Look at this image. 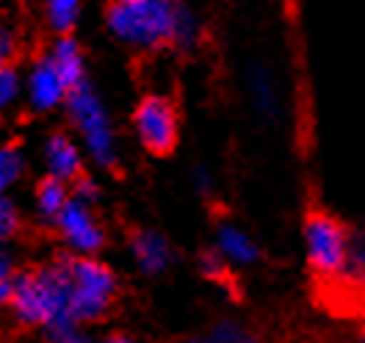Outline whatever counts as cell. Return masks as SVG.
Masks as SVG:
<instances>
[{
  "instance_id": "29",
  "label": "cell",
  "mask_w": 365,
  "mask_h": 343,
  "mask_svg": "<svg viewBox=\"0 0 365 343\" xmlns=\"http://www.w3.org/2000/svg\"><path fill=\"white\" fill-rule=\"evenodd\" d=\"M106 343H144V341H138V338L128 335V332H116V335H111Z\"/></svg>"
},
{
  "instance_id": "22",
  "label": "cell",
  "mask_w": 365,
  "mask_h": 343,
  "mask_svg": "<svg viewBox=\"0 0 365 343\" xmlns=\"http://www.w3.org/2000/svg\"><path fill=\"white\" fill-rule=\"evenodd\" d=\"M197 272H200V277L210 280V282H222V280L227 277L230 266L222 260V255L210 247V250L197 255Z\"/></svg>"
},
{
  "instance_id": "27",
  "label": "cell",
  "mask_w": 365,
  "mask_h": 343,
  "mask_svg": "<svg viewBox=\"0 0 365 343\" xmlns=\"http://www.w3.org/2000/svg\"><path fill=\"white\" fill-rule=\"evenodd\" d=\"M0 280H14V257L0 244Z\"/></svg>"
},
{
  "instance_id": "7",
  "label": "cell",
  "mask_w": 365,
  "mask_h": 343,
  "mask_svg": "<svg viewBox=\"0 0 365 343\" xmlns=\"http://www.w3.org/2000/svg\"><path fill=\"white\" fill-rule=\"evenodd\" d=\"M56 232L61 238V244L75 257H97L100 250L106 247V227L97 219L94 205H86L81 200H69V205L61 210V216L56 219Z\"/></svg>"
},
{
  "instance_id": "23",
  "label": "cell",
  "mask_w": 365,
  "mask_h": 343,
  "mask_svg": "<svg viewBox=\"0 0 365 343\" xmlns=\"http://www.w3.org/2000/svg\"><path fill=\"white\" fill-rule=\"evenodd\" d=\"M191 185H194V191L200 197H213V191H216V175H213V169L205 166V163H197L191 169Z\"/></svg>"
},
{
  "instance_id": "10",
  "label": "cell",
  "mask_w": 365,
  "mask_h": 343,
  "mask_svg": "<svg viewBox=\"0 0 365 343\" xmlns=\"http://www.w3.org/2000/svg\"><path fill=\"white\" fill-rule=\"evenodd\" d=\"M42 166H45V178L75 185L83 178L86 153L67 130H56L42 141Z\"/></svg>"
},
{
  "instance_id": "19",
  "label": "cell",
  "mask_w": 365,
  "mask_h": 343,
  "mask_svg": "<svg viewBox=\"0 0 365 343\" xmlns=\"http://www.w3.org/2000/svg\"><path fill=\"white\" fill-rule=\"evenodd\" d=\"M202 338H205V343H263V338L255 329H250L247 324L235 319L216 321L210 329L202 332Z\"/></svg>"
},
{
  "instance_id": "28",
  "label": "cell",
  "mask_w": 365,
  "mask_h": 343,
  "mask_svg": "<svg viewBox=\"0 0 365 343\" xmlns=\"http://www.w3.org/2000/svg\"><path fill=\"white\" fill-rule=\"evenodd\" d=\"M11 302V280H0V307Z\"/></svg>"
},
{
  "instance_id": "11",
  "label": "cell",
  "mask_w": 365,
  "mask_h": 343,
  "mask_svg": "<svg viewBox=\"0 0 365 343\" xmlns=\"http://www.w3.org/2000/svg\"><path fill=\"white\" fill-rule=\"evenodd\" d=\"M130 255H133L136 269L147 277L166 275L178 260L172 241L158 230H138L130 238Z\"/></svg>"
},
{
  "instance_id": "5",
  "label": "cell",
  "mask_w": 365,
  "mask_h": 343,
  "mask_svg": "<svg viewBox=\"0 0 365 343\" xmlns=\"http://www.w3.org/2000/svg\"><path fill=\"white\" fill-rule=\"evenodd\" d=\"M69 277H72V299L69 319L72 327H83L100 321L114 304L119 280L108 263L100 257H75L69 255Z\"/></svg>"
},
{
  "instance_id": "26",
  "label": "cell",
  "mask_w": 365,
  "mask_h": 343,
  "mask_svg": "<svg viewBox=\"0 0 365 343\" xmlns=\"http://www.w3.org/2000/svg\"><path fill=\"white\" fill-rule=\"evenodd\" d=\"M45 343H94L89 335H83L81 329H64V332H53L47 335Z\"/></svg>"
},
{
  "instance_id": "15",
  "label": "cell",
  "mask_w": 365,
  "mask_h": 343,
  "mask_svg": "<svg viewBox=\"0 0 365 343\" xmlns=\"http://www.w3.org/2000/svg\"><path fill=\"white\" fill-rule=\"evenodd\" d=\"M205 36V23L200 17L197 9H191L188 3H178L175 11V34H172V47L180 53H191L202 45Z\"/></svg>"
},
{
  "instance_id": "30",
  "label": "cell",
  "mask_w": 365,
  "mask_h": 343,
  "mask_svg": "<svg viewBox=\"0 0 365 343\" xmlns=\"http://www.w3.org/2000/svg\"><path fill=\"white\" fill-rule=\"evenodd\" d=\"M357 343H365V327L360 329V335H357Z\"/></svg>"
},
{
  "instance_id": "12",
  "label": "cell",
  "mask_w": 365,
  "mask_h": 343,
  "mask_svg": "<svg viewBox=\"0 0 365 343\" xmlns=\"http://www.w3.org/2000/svg\"><path fill=\"white\" fill-rule=\"evenodd\" d=\"M213 250L222 255V260L230 269H250L260 263L263 252L260 244L252 238V232L235 225V222H219L213 230Z\"/></svg>"
},
{
  "instance_id": "18",
  "label": "cell",
  "mask_w": 365,
  "mask_h": 343,
  "mask_svg": "<svg viewBox=\"0 0 365 343\" xmlns=\"http://www.w3.org/2000/svg\"><path fill=\"white\" fill-rule=\"evenodd\" d=\"M83 6L81 0H47L45 3V20L53 34L58 36H72L75 25L81 23Z\"/></svg>"
},
{
  "instance_id": "24",
  "label": "cell",
  "mask_w": 365,
  "mask_h": 343,
  "mask_svg": "<svg viewBox=\"0 0 365 343\" xmlns=\"http://www.w3.org/2000/svg\"><path fill=\"white\" fill-rule=\"evenodd\" d=\"M20 50V36L9 23L0 20V64H9Z\"/></svg>"
},
{
  "instance_id": "25",
  "label": "cell",
  "mask_w": 365,
  "mask_h": 343,
  "mask_svg": "<svg viewBox=\"0 0 365 343\" xmlns=\"http://www.w3.org/2000/svg\"><path fill=\"white\" fill-rule=\"evenodd\" d=\"M72 197L81 200V203H86V205H97V200H100V183L94 178L83 175L78 183L72 185Z\"/></svg>"
},
{
  "instance_id": "17",
  "label": "cell",
  "mask_w": 365,
  "mask_h": 343,
  "mask_svg": "<svg viewBox=\"0 0 365 343\" xmlns=\"http://www.w3.org/2000/svg\"><path fill=\"white\" fill-rule=\"evenodd\" d=\"M28 172V155L17 141H0V194H11Z\"/></svg>"
},
{
  "instance_id": "1",
  "label": "cell",
  "mask_w": 365,
  "mask_h": 343,
  "mask_svg": "<svg viewBox=\"0 0 365 343\" xmlns=\"http://www.w3.org/2000/svg\"><path fill=\"white\" fill-rule=\"evenodd\" d=\"M69 299H72L69 255H61L36 269L14 275L9 307L23 327L47 329V335H53L64 329H78L69 319Z\"/></svg>"
},
{
  "instance_id": "20",
  "label": "cell",
  "mask_w": 365,
  "mask_h": 343,
  "mask_svg": "<svg viewBox=\"0 0 365 343\" xmlns=\"http://www.w3.org/2000/svg\"><path fill=\"white\" fill-rule=\"evenodd\" d=\"M25 92V78L11 67V64H3L0 67V111H9L14 108Z\"/></svg>"
},
{
  "instance_id": "6",
  "label": "cell",
  "mask_w": 365,
  "mask_h": 343,
  "mask_svg": "<svg viewBox=\"0 0 365 343\" xmlns=\"http://www.w3.org/2000/svg\"><path fill=\"white\" fill-rule=\"evenodd\" d=\"M133 130L147 153H172L180 138V116L175 103L166 94H144L133 108Z\"/></svg>"
},
{
  "instance_id": "8",
  "label": "cell",
  "mask_w": 365,
  "mask_h": 343,
  "mask_svg": "<svg viewBox=\"0 0 365 343\" xmlns=\"http://www.w3.org/2000/svg\"><path fill=\"white\" fill-rule=\"evenodd\" d=\"M241 83H244V94H247L252 114L260 122L279 125V119L285 114V97H282V86L272 64L263 58H250L241 72Z\"/></svg>"
},
{
  "instance_id": "14",
  "label": "cell",
  "mask_w": 365,
  "mask_h": 343,
  "mask_svg": "<svg viewBox=\"0 0 365 343\" xmlns=\"http://www.w3.org/2000/svg\"><path fill=\"white\" fill-rule=\"evenodd\" d=\"M72 200V185L53 180V178H42L36 191H34V210L36 219L45 225H56V219L61 216V210L69 205Z\"/></svg>"
},
{
  "instance_id": "3",
  "label": "cell",
  "mask_w": 365,
  "mask_h": 343,
  "mask_svg": "<svg viewBox=\"0 0 365 343\" xmlns=\"http://www.w3.org/2000/svg\"><path fill=\"white\" fill-rule=\"evenodd\" d=\"M64 111L75 133L81 136V147L91 163L100 169H111L119 160V138L114 130V119L106 108V100L91 86V81L69 92Z\"/></svg>"
},
{
  "instance_id": "16",
  "label": "cell",
  "mask_w": 365,
  "mask_h": 343,
  "mask_svg": "<svg viewBox=\"0 0 365 343\" xmlns=\"http://www.w3.org/2000/svg\"><path fill=\"white\" fill-rule=\"evenodd\" d=\"M341 285L349 291L365 294V225L351 227V241H349V257L343 269Z\"/></svg>"
},
{
  "instance_id": "21",
  "label": "cell",
  "mask_w": 365,
  "mask_h": 343,
  "mask_svg": "<svg viewBox=\"0 0 365 343\" xmlns=\"http://www.w3.org/2000/svg\"><path fill=\"white\" fill-rule=\"evenodd\" d=\"M23 227V213L17 203L11 200V194H0V244L6 247V241H11Z\"/></svg>"
},
{
  "instance_id": "4",
  "label": "cell",
  "mask_w": 365,
  "mask_h": 343,
  "mask_svg": "<svg viewBox=\"0 0 365 343\" xmlns=\"http://www.w3.org/2000/svg\"><path fill=\"white\" fill-rule=\"evenodd\" d=\"M351 227L327 208H310L302 222V250L310 275L321 282H341L349 257Z\"/></svg>"
},
{
  "instance_id": "13",
  "label": "cell",
  "mask_w": 365,
  "mask_h": 343,
  "mask_svg": "<svg viewBox=\"0 0 365 343\" xmlns=\"http://www.w3.org/2000/svg\"><path fill=\"white\" fill-rule=\"evenodd\" d=\"M47 58L53 61V67L58 69V75L67 81L69 89H78L81 83H86V58H83V47L75 36H56L53 45L47 47Z\"/></svg>"
},
{
  "instance_id": "2",
  "label": "cell",
  "mask_w": 365,
  "mask_h": 343,
  "mask_svg": "<svg viewBox=\"0 0 365 343\" xmlns=\"http://www.w3.org/2000/svg\"><path fill=\"white\" fill-rule=\"evenodd\" d=\"M175 11V0H114L106 9V28L125 47L158 50L172 45Z\"/></svg>"
},
{
  "instance_id": "9",
  "label": "cell",
  "mask_w": 365,
  "mask_h": 343,
  "mask_svg": "<svg viewBox=\"0 0 365 343\" xmlns=\"http://www.w3.org/2000/svg\"><path fill=\"white\" fill-rule=\"evenodd\" d=\"M69 92L72 89L67 86V81L58 75V69L53 67L47 56H39L25 72V103L36 114L64 108Z\"/></svg>"
},
{
  "instance_id": "31",
  "label": "cell",
  "mask_w": 365,
  "mask_h": 343,
  "mask_svg": "<svg viewBox=\"0 0 365 343\" xmlns=\"http://www.w3.org/2000/svg\"><path fill=\"white\" fill-rule=\"evenodd\" d=\"M0 67H3V64H0Z\"/></svg>"
}]
</instances>
